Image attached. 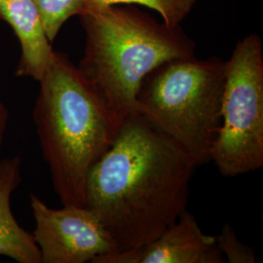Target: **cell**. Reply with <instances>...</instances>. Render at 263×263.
I'll list each match as a JSON object with an SVG mask.
<instances>
[{
    "label": "cell",
    "instance_id": "cell-13",
    "mask_svg": "<svg viewBox=\"0 0 263 263\" xmlns=\"http://www.w3.org/2000/svg\"><path fill=\"white\" fill-rule=\"evenodd\" d=\"M10 113L7 106L0 100V153L2 151L5 134L8 129Z\"/></svg>",
    "mask_w": 263,
    "mask_h": 263
},
{
    "label": "cell",
    "instance_id": "cell-10",
    "mask_svg": "<svg viewBox=\"0 0 263 263\" xmlns=\"http://www.w3.org/2000/svg\"><path fill=\"white\" fill-rule=\"evenodd\" d=\"M197 0H85L86 10L99 9L113 4L144 6L158 13L163 23L171 27L181 26Z\"/></svg>",
    "mask_w": 263,
    "mask_h": 263
},
{
    "label": "cell",
    "instance_id": "cell-5",
    "mask_svg": "<svg viewBox=\"0 0 263 263\" xmlns=\"http://www.w3.org/2000/svg\"><path fill=\"white\" fill-rule=\"evenodd\" d=\"M211 161L227 178L263 167L262 41L256 33L238 41L226 62L222 121Z\"/></svg>",
    "mask_w": 263,
    "mask_h": 263
},
{
    "label": "cell",
    "instance_id": "cell-7",
    "mask_svg": "<svg viewBox=\"0 0 263 263\" xmlns=\"http://www.w3.org/2000/svg\"><path fill=\"white\" fill-rule=\"evenodd\" d=\"M216 236L203 233L187 210L156 239L138 249L101 256L93 263H223Z\"/></svg>",
    "mask_w": 263,
    "mask_h": 263
},
{
    "label": "cell",
    "instance_id": "cell-11",
    "mask_svg": "<svg viewBox=\"0 0 263 263\" xmlns=\"http://www.w3.org/2000/svg\"><path fill=\"white\" fill-rule=\"evenodd\" d=\"M40 12L47 37L54 42L62 27L71 17L86 9L85 0H34Z\"/></svg>",
    "mask_w": 263,
    "mask_h": 263
},
{
    "label": "cell",
    "instance_id": "cell-6",
    "mask_svg": "<svg viewBox=\"0 0 263 263\" xmlns=\"http://www.w3.org/2000/svg\"><path fill=\"white\" fill-rule=\"evenodd\" d=\"M30 208L42 263L94 262L116 252L109 233L88 208L53 209L34 194H30Z\"/></svg>",
    "mask_w": 263,
    "mask_h": 263
},
{
    "label": "cell",
    "instance_id": "cell-4",
    "mask_svg": "<svg viewBox=\"0 0 263 263\" xmlns=\"http://www.w3.org/2000/svg\"><path fill=\"white\" fill-rule=\"evenodd\" d=\"M226 62L217 57L173 59L145 76L137 112L187 151L199 165L211 161L222 121Z\"/></svg>",
    "mask_w": 263,
    "mask_h": 263
},
{
    "label": "cell",
    "instance_id": "cell-8",
    "mask_svg": "<svg viewBox=\"0 0 263 263\" xmlns=\"http://www.w3.org/2000/svg\"><path fill=\"white\" fill-rule=\"evenodd\" d=\"M0 20L19 39L21 58L15 74L39 81L54 52L34 0H0Z\"/></svg>",
    "mask_w": 263,
    "mask_h": 263
},
{
    "label": "cell",
    "instance_id": "cell-12",
    "mask_svg": "<svg viewBox=\"0 0 263 263\" xmlns=\"http://www.w3.org/2000/svg\"><path fill=\"white\" fill-rule=\"evenodd\" d=\"M216 242L219 252L228 262H255L254 250L237 237L234 229L228 222L222 226L220 233L216 236Z\"/></svg>",
    "mask_w": 263,
    "mask_h": 263
},
{
    "label": "cell",
    "instance_id": "cell-9",
    "mask_svg": "<svg viewBox=\"0 0 263 263\" xmlns=\"http://www.w3.org/2000/svg\"><path fill=\"white\" fill-rule=\"evenodd\" d=\"M19 155L0 161V255L18 263H42L33 235L20 226L11 209L13 192L21 182Z\"/></svg>",
    "mask_w": 263,
    "mask_h": 263
},
{
    "label": "cell",
    "instance_id": "cell-1",
    "mask_svg": "<svg viewBox=\"0 0 263 263\" xmlns=\"http://www.w3.org/2000/svg\"><path fill=\"white\" fill-rule=\"evenodd\" d=\"M199 163L145 116L132 114L90 171L85 207L100 218L115 253L148 244L186 211Z\"/></svg>",
    "mask_w": 263,
    "mask_h": 263
},
{
    "label": "cell",
    "instance_id": "cell-3",
    "mask_svg": "<svg viewBox=\"0 0 263 263\" xmlns=\"http://www.w3.org/2000/svg\"><path fill=\"white\" fill-rule=\"evenodd\" d=\"M38 82L32 119L54 191L63 206L85 207L90 171L121 126L65 53L54 50Z\"/></svg>",
    "mask_w": 263,
    "mask_h": 263
},
{
    "label": "cell",
    "instance_id": "cell-2",
    "mask_svg": "<svg viewBox=\"0 0 263 263\" xmlns=\"http://www.w3.org/2000/svg\"><path fill=\"white\" fill-rule=\"evenodd\" d=\"M84 54L77 66L118 125L137 112L143 78L173 59L196 56L181 26L171 27L131 4L86 10Z\"/></svg>",
    "mask_w": 263,
    "mask_h": 263
}]
</instances>
